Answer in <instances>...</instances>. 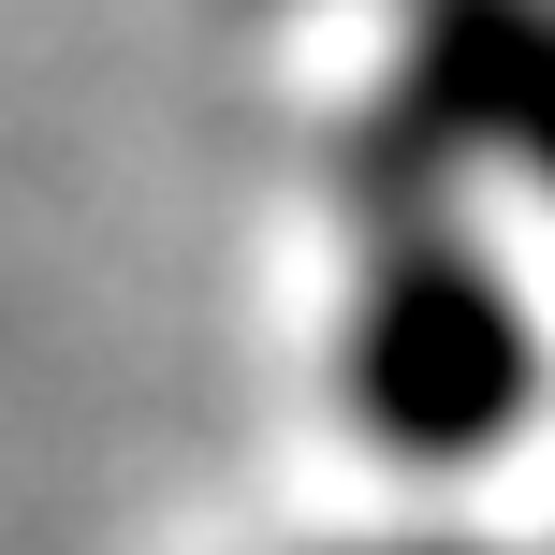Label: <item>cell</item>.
Returning a JSON list of instances; mask_svg holds the SVG:
<instances>
[{"label":"cell","mask_w":555,"mask_h":555,"mask_svg":"<svg viewBox=\"0 0 555 555\" xmlns=\"http://www.w3.org/2000/svg\"><path fill=\"white\" fill-rule=\"evenodd\" d=\"M541 395V336L468 234H395L351 307V424L395 468H482Z\"/></svg>","instance_id":"1"},{"label":"cell","mask_w":555,"mask_h":555,"mask_svg":"<svg viewBox=\"0 0 555 555\" xmlns=\"http://www.w3.org/2000/svg\"><path fill=\"white\" fill-rule=\"evenodd\" d=\"M410 132L512 146L555 191V0H424L410 15Z\"/></svg>","instance_id":"2"},{"label":"cell","mask_w":555,"mask_h":555,"mask_svg":"<svg viewBox=\"0 0 555 555\" xmlns=\"http://www.w3.org/2000/svg\"><path fill=\"white\" fill-rule=\"evenodd\" d=\"M395 555H482V541H395Z\"/></svg>","instance_id":"3"}]
</instances>
